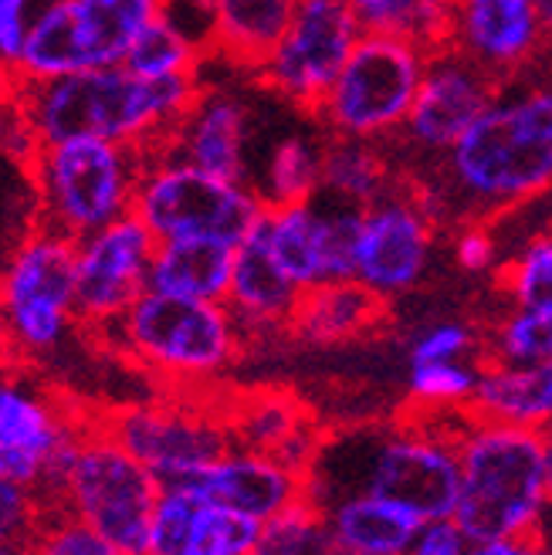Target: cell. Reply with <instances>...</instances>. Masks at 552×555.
Wrapping results in <instances>:
<instances>
[{
  "label": "cell",
  "instance_id": "17",
  "mask_svg": "<svg viewBox=\"0 0 552 555\" xmlns=\"http://www.w3.org/2000/svg\"><path fill=\"white\" fill-rule=\"evenodd\" d=\"M153 255L156 237L136 214L75 241V301L86 336L102 339L150 288Z\"/></svg>",
  "mask_w": 552,
  "mask_h": 555
},
{
  "label": "cell",
  "instance_id": "19",
  "mask_svg": "<svg viewBox=\"0 0 552 555\" xmlns=\"http://www.w3.org/2000/svg\"><path fill=\"white\" fill-rule=\"evenodd\" d=\"M448 48L491 78L512 81L542 68L549 41L536 0H451Z\"/></svg>",
  "mask_w": 552,
  "mask_h": 555
},
{
  "label": "cell",
  "instance_id": "9",
  "mask_svg": "<svg viewBox=\"0 0 552 555\" xmlns=\"http://www.w3.org/2000/svg\"><path fill=\"white\" fill-rule=\"evenodd\" d=\"M132 214L156 241L241 244L261 220L265 204L252 183L207 173L170 150H150Z\"/></svg>",
  "mask_w": 552,
  "mask_h": 555
},
{
  "label": "cell",
  "instance_id": "6",
  "mask_svg": "<svg viewBox=\"0 0 552 555\" xmlns=\"http://www.w3.org/2000/svg\"><path fill=\"white\" fill-rule=\"evenodd\" d=\"M78 332L75 241L31 220L0 258V349L14 366L35 370Z\"/></svg>",
  "mask_w": 552,
  "mask_h": 555
},
{
  "label": "cell",
  "instance_id": "27",
  "mask_svg": "<svg viewBox=\"0 0 552 555\" xmlns=\"http://www.w3.org/2000/svg\"><path fill=\"white\" fill-rule=\"evenodd\" d=\"M207 8L210 54L255 75L288 31L298 0H207Z\"/></svg>",
  "mask_w": 552,
  "mask_h": 555
},
{
  "label": "cell",
  "instance_id": "18",
  "mask_svg": "<svg viewBox=\"0 0 552 555\" xmlns=\"http://www.w3.org/2000/svg\"><path fill=\"white\" fill-rule=\"evenodd\" d=\"M360 224V207L339 204L322 193L306 204L265 207L258 220L271 258L301 292L352 278Z\"/></svg>",
  "mask_w": 552,
  "mask_h": 555
},
{
  "label": "cell",
  "instance_id": "50",
  "mask_svg": "<svg viewBox=\"0 0 552 555\" xmlns=\"http://www.w3.org/2000/svg\"><path fill=\"white\" fill-rule=\"evenodd\" d=\"M542 72H545V75L552 78V48L545 51V59H542Z\"/></svg>",
  "mask_w": 552,
  "mask_h": 555
},
{
  "label": "cell",
  "instance_id": "44",
  "mask_svg": "<svg viewBox=\"0 0 552 555\" xmlns=\"http://www.w3.org/2000/svg\"><path fill=\"white\" fill-rule=\"evenodd\" d=\"M38 4L35 0H0V59L17 65L27 31H31Z\"/></svg>",
  "mask_w": 552,
  "mask_h": 555
},
{
  "label": "cell",
  "instance_id": "22",
  "mask_svg": "<svg viewBox=\"0 0 552 555\" xmlns=\"http://www.w3.org/2000/svg\"><path fill=\"white\" fill-rule=\"evenodd\" d=\"M180 485H193L214 502L255 518L258 525L309 498V478L301 467L274 454L234 448V443L214 464Z\"/></svg>",
  "mask_w": 552,
  "mask_h": 555
},
{
  "label": "cell",
  "instance_id": "32",
  "mask_svg": "<svg viewBox=\"0 0 552 555\" xmlns=\"http://www.w3.org/2000/svg\"><path fill=\"white\" fill-rule=\"evenodd\" d=\"M363 35H397L427 51L448 48L451 0H346Z\"/></svg>",
  "mask_w": 552,
  "mask_h": 555
},
{
  "label": "cell",
  "instance_id": "14",
  "mask_svg": "<svg viewBox=\"0 0 552 555\" xmlns=\"http://www.w3.org/2000/svg\"><path fill=\"white\" fill-rule=\"evenodd\" d=\"M360 35L346 0H298L288 31L255 72L258 86L298 113H316Z\"/></svg>",
  "mask_w": 552,
  "mask_h": 555
},
{
  "label": "cell",
  "instance_id": "16",
  "mask_svg": "<svg viewBox=\"0 0 552 555\" xmlns=\"http://www.w3.org/2000/svg\"><path fill=\"white\" fill-rule=\"evenodd\" d=\"M499 86V78L467 62L454 48L431 51L418 99L410 105L403 129L397 132V150L403 163L421 173L431 170L475 126Z\"/></svg>",
  "mask_w": 552,
  "mask_h": 555
},
{
  "label": "cell",
  "instance_id": "33",
  "mask_svg": "<svg viewBox=\"0 0 552 555\" xmlns=\"http://www.w3.org/2000/svg\"><path fill=\"white\" fill-rule=\"evenodd\" d=\"M485 359H448V363H407V403L413 413L454 416L472 410Z\"/></svg>",
  "mask_w": 552,
  "mask_h": 555
},
{
  "label": "cell",
  "instance_id": "35",
  "mask_svg": "<svg viewBox=\"0 0 552 555\" xmlns=\"http://www.w3.org/2000/svg\"><path fill=\"white\" fill-rule=\"evenodd\" d=\"M485 359L502 366H539L552 359V309H509L485 328Z\"/></svg>",
  "mask_w": 552,
  "mask_h": 555
},
{
  "label": "cell",
  "instance_id": "5",
  "mask_svg": "<svg viewBox=\"0 0 552 555\" xmlns=\"http://www.w3.org/2000/svg\"><path fill=\"white\" fill-rule=\"evenodd\" d=\"M545 430L458 416V505L454 521L472 542L549 532Z\"/></svg>",
  "mask_w": 552,
  "mask_h": 555
},
{
  "label": "cell",
  "instance_id": "13",
  "mask_svg": "<svg viewBox=\"0 0 552 555\" xmlns=\"http://www.w3.org/2000/svg\"><path fill=\"white\" fill-rule=\"evenodd\" d=\"M92 424L59 397L31 366H8L0 376V464L8 481L48 494L75 440Z\"/></svg>",
  "mask_w": 552,
  "mask_h": 555
},
{
  "label": "cell",
  "instance_id": "2",
  "mask_svg": "<svg viewBox=\"0 0 552 555\" xmlns=\"http://www.w3.org/2000/svg\"><path fill=\"white\" fill-rule=\"evenodd\" d=\"M458 416L410 413L400 424H367L322 437L306 470L309 502L363 491L418 512L451 518L458 505Z\"/></svg>",
  "mask_w": 552,
  "mask_h": 555
},
{
  "label": "cell",
  "instance_id": "12",
  "mask_svg": "<svg viewBox=\"0 0 552 555\" xmlns=\"http://www.w3.org/2000/svg\"><path fill=\"white\" fill-rule=\"evenodd\" d=\"M95 421L159 485H180L231 448L224 406L210 397L163 393L102 410Z\"/></svg>",
  "mask_w": 552,
  "mask_h": 555
},
{
  "label": "cell",
  "instance_id": "45",
  "mask_svg": "<svg viewBox=\"0 0 552 555\" xmlns=\"http://www.w3.org/2000/svg\"><path fill=\"white\" fill-rule=\"evenodd\" d=\"M467 555H552V532H532L515 539H491V542H472Z\"/></svg>",
  "mask_w": 552,
  "mask_h": 555
},
{
  "label": "cell",
  "instance_id": "47",
  "mask_svg": "<svg viewBox=\"0 0 552 555\" xmlns=\"http://www.w3.org/2000/svg\"><path fill=\"white\" fill-rule=\"evenodd\" d=\"M539 4V21H542V31H545V41L552 48V0H536Z\"/></svg>",
  "mask_w": 552,
  "mask_h": 555
},
{
  "label": "cell",
  "instance_id": "46",
  "mask_svg": "<svg viewBox=\"0 0 552 555\" xmlns=\"http://www.w3.org/2000/svg\"><path fill=\"white\" fill-rule=\"evenodd\" d=\"M21 92H24V78L17 75V68H14L11 62L0 59V108L11 105V102H17Z\"/></svg>",
  "mask_w": 552,
  "mask_h": 555
},
{
  "label": "cell",
  "instance_id": "38",
  "mask_svg": "<svg viewBox=\"0 0 552 555\" xmlns=\"http://www.w3.org/2000/svg\"><path fill=\"white\" fill-rule=\"evenodd\" d=\"M252 555H329L322 512L306 498L282 515L261 521Z\"/></svg>",
  "mask_w": 552,
  "mask_h": 555
},
{
  "label": "cell",
  "instance_id": "42",
  "mask_svg": "<svg viewBox=\"0 0 552 555\" xmlns=\"http://www.w3.org/2000/svg\"><path fill=\"white\" fill-rule=\"evenodd\" d=\"M38 150H41V139L31 119H27V108L21 105V99L0 108V153L27 170L31 159L38 156Z\"/></svg>",
  "mask_w": 552,
  "mask_h": 555
},
{
  "label": "cell",
  "instance_id": "52",
  "mask_svg": "<svg viewBox=\"0 0 552 555\" xmlns=\"http://www.w3.org/2000/svg\"><path fill=\"white\" fill-rule=\"evenodd\" d=\"M0 481H8V475H4V464H0Z\"/></svg>",
  "mask_w": 552,
  "mask_h": 555
},
{
  "label": "cell",
  "instance_id": "11",
  "mask_svg": "<svg viewBox=\"0 0 552 555\" xmlns=\"http://www.w3.org/2000/svg\"><path fill=\"white\" fill-rule=\"evenodd\" d=\"M167 0H44L17 59V75L48 81L81 68L123 65Z\"/></svg>",
  "mask_w": 552,
  "mask_h": 555
},
{
  "label": "cell",
  "instance_id": "49",
  "mask_svg": "<svg viewBox=\"0 0 552 555\" xmlns=\"http://www.w3.org/2000/svg\"><path fill=\"white\" fill-rule=\"evenodd\" d=\"M0 555H24V542H0Z\"/></svg>",
  "mask_w": 552,
  "mask_h": 555
},
{
  "label": "cell",
  "instance_id": "23",
  "mask_svg": "<svg viewBox=\"0 0 552 555\" xmlns=\"http://www.w3.org/2000/svg\"><path fill=\"white\" fill-rule=\"evenodd\" d=\"M298 298L301 288L271 258L261 228L255 224L252 234L234 251L231 288L224 298V305L244 332L247 346L288 336V322L298 309Z\"/></svg>",
  "mask_w": 552,
  "mask_h": 555
},
{
  "label": "cell",
  "instance_id": "36",
  "mask_svg": "<svg viewBox=\"0 0 552 555\" xmlns=\"http://www.w3.org/2000/svg\"><path fill=\"white\" fill-rule=\"evenodd\" d=\"M499 292L518 309H552V224L532 231L495 271Z\"/></svg>",
  "mask_w": 552,
  "mask_h": 555
},
{
  "label": "cell",
  "instance_id": "20",
  "mask_svg": "<svg viewBox=\"0 0 552 555\" xmlns=\"http://www.w3.org/2000/svg\"><path fill=\"white\" fill-rule=\"evenodd\" d=\"M258 529L193 485H163L143 555H252Z\"/></svg>",
  "mask_w": 552,
  "mask_h": 555
},
{
  "label": "cell",
  "instance_id": "7",
  "mask_svg": "<svg viewBox=\"0 0 552 555\" xmlns=\"http://www.w3.org/2000/svg\"><path fill=\"white\" fill-rule=\"evenodd\" d=\"M146 153L108 139H72L41 146L27 166L35 224L72 241L89 237L132 214Z\"/></svg>",
  "mask_w": 552,
  "mask_h": 555
},
{
  "label": "cell",
  "instance_id": "40",
  "mask_svg": "<svg viewBox=\"0 0 552 555\" xmlns=\"http://www.w3.org/2000/svg\"><path fill=\"white\" fill-rule=\"evenodd\" d=\"M451 258L464 274H488L502 264V244L491 231V220H467L454 228Z\"/></svg>",
  "mask_w": 552,
  "mask_h": 555
},
{
  "label": "cell",
  "instance_id": "55",
  "mask_svg": "<svg viewBox=\"0 0 552 555\" xmlns=\"http://www.w3.org/2000/svg\"><path fill=\"white\" fill-rule=\"evenodd\" d=\"M549 532H552V525H549Z\"/></svg>",
  "mask_w": 552,
  "mask_h": 555
},
{
  "label": "cell",
  "instance_id": "15",
  "mask_svg": "<svg viewBox=\"0 0 552 555\" xmlns=\"http://www.w3.org/2000/svg\"><path fill=\"white\" fill-rule=\"evenodd\" d=\"M437 255V220L418 186H390L363 207L352 278L380 301H397L421 288Z\"/></svg>",
  "mask_w": 552,
  "mask_h": 555
},
{
  "label": "cell",
  "instance_id": "25",
  "mask_svg": "<svg viewBox=\"0 0 552 555\" xmlns=\"http://www.w3.org/2000/svg\"><path fill=\"white\" fill-rule=\"evenodd\" d=\"M316 508L322 512L329 548L346 555H403L424 525L418 512L363 491L336 494Z\"/></svg>",
  "mask_w": 552,
  "mask_h": 555
},
{
  "label": "cell",
  "instance_id": "34",
  "mask_svg": "<svg viewBox=\"0 0 552 555\" xmlns=\"http://www.w3.org/2000/svg\"><path fill=\"white\" fill-rule=\"evenodd\" d=\"M210 51L163 11L126 54V68L143 78H201Z\"/></svg>",
  "mask_w": 552,
  "mask_h": 555
},
{
  "label": "cell",
  "instance_id": "10",
  "mask_svg": "<svg viewBox=\"0 0 552 555\" xmlns=\"http://www.w3.org/2000/svg\"><path fill=\"white\" fill-rule=\"evenodd\" d=\"M431 51L397 35H360L333 89L316 108L325 135L386 143L403 129Z\"/></svg>",
  "mask_w": 552,
  "mask_h": 555
},
{
  "label": "cell",
  "instance_id": "51",
  "mask_svg": "<svg viewBox=\"0 0 552 555\" xmlns=\"http://www.w3.org/2000/svg\"><path fill=\"white\" fill-rule=\"evenodd\" d=\"M8 366H11V359H8V352H4V349H0V376L8 373Z\"/></svg>",
  "mask_w": 552,
  "mask_h": 555
},
{
  "label": "cell",
  "instance_id": "1",
  "mask_svg": "<svg viewBox=\"0 0 552 555\" xmlns=\"http://www.w3.org/2000/svg\"><path fill=\"white\" fill-rule=\"evenodd\" d=\"M413 186L437 224L451 228L552 197V78L539 68L502 81L475 126Z\"/></svg>",
  "mask_w": 552,
  "mask_h": 555
},
{
  "label": "cell",
  "instance_id": "31",
  "mask_svg": "<svg viewBox=\"0 0 552 555\" xmlns=\"http://www.w3.org/2000/svg\"><path fill=\"white\" fill-rule=\"evenodd\" d=\"M322 143L312 132H285L252 170V186L265 207L316 201L322 190Z\"/></svg>",
  "mask_w": 552,
  "mask_h": 555
},
{
  "label": "cell",
  "instance_id": "39",
  "mask_svg": "<svg viewBox=\"0 0 552 555\" xmlns=\"http://www.w3.org/2000/svg\"><path fill=\"white\" fill-rule=\"evenodd\" d=\"M448 359H485V332L467 319H434L407 343V363H448Z\"/></svg>",
  "mask_w": 552,
  "mask_h": 555
},
{
  "label": "cell",
  "instance_id": "4",
  "mask_svg": "<svg viewBox=\"0 0 552 555\" xmlns=\"http://www.w3.org/2000/svg\"><path fill=\"white\" fill-rule=\"evenodd\" d=\"M163 393L207 397L247 349L224 301L177 298L146 288L129 312L99 339Z\"/></svg>",
  "mask_w": 552,
  "mask_h": 555
},
{
  "label": "cell",
  "instance_id": "3",
  "mask_svg": "<svg viewBox=\"0 0 552 555\" xmlns=\"http://www.w3.org/2000/svg\"><path fill=\"white\" fill-rule=\"evenodd\" d=\"M201 86L204 78H143L126 65H102L27 81L21 105L41 146L108 139L150 153L167 143Z\"/></svg>",
  "mask_w": 552,
  "mask_h": 555
},
{
  "label": "cell",
  "instance_id": "24",
  "mask_svg": "<svg viewBox=\"0 0 552 555\" xmlns=\"http://www.w3.org/2000/svg\"><path fill=\"white\" fill-rule=\"evenodd\" d=\"M220 406H224V421L234 448L274 454L301 470H309L322 437L316 434L312 413L301 400L282 390H258Z\"/></svg>",
  "mask_w": 552,
  "mask_h": 555
},
{
  "label": "cell",
  "instance_id": "26",
  "mask_svg": "<svg viewBox=\"0 0 552 555\" xmlns=\"http://www.w3.org/2000/svg\"><path fill=\"white\" fill-rule=\"evenodd\" d=\"M383 315H386V301L367 292L356 278L325 282L319 288L301 292L285 339L312 349H333L370 336L383 322Z\"/></svg>",
  "mask_w": 552,
  "mask_h": 555
},
{
  "label": "cell",
  "instance_id": "8",
  "mask_svg": "<svg viewBox=\"0 0 552 555\" xmlns=\"http://www.w3.org/2000/svg\"><path fill=\"white\" fill-rule=\"evenodd\" d=\"M159 488L150 470L92 416L41 502L62 505L92 525L123 555H143Z\"/></svg>",
  "mask_w": 552,
  "mask_h": 555
},
{
  "label": "cell",
  "instance_id": "28",
  "mask_svg": "<svg viewBox=\"0 0 552 555\" xmlns=\"http://www.w3.org/2000/svg\"><path fill=\"white\" fill-rule=\"evenodd\" d=\"M234 244L224 241H156L150 288L177 298L224 301L234 271Z\"/></svg>",
  "mask_w": 552,
  "mask_h": 555
},
{
  "label": "cell",
  "instance_id": "29",
  "mask_svg": "<svg viewBox=\"0 0 552 555\" xmlns=\"http://www.w3.org/2000/svg\"><path fill=\"white\" fill-rule=\"evenodd\" d=\"M467 413L545 430L552 424V359L539 366H502L485 359L478 393Z\"/></svg>",
  "mask_w": 552,
  "mask_h": 555
},
{
  "label": "cell",
  "instance_id": "43",
  "mask_svg": "<svg viewBox=\"0 0 552 555\" xmlns=\"http://www.w3.org/2000/svg\"><path fill=\"white\" fill-rule=\"evenodd\" d=\"M467 552H472V539H467V532L451 515V518L424 521L403 555H467Z\"/></svg>",
  "mask_w": 552,
  "mask_h": 555
},
{
  "label": "cell",
  "instance_id": "48",
  "mask_svg": "<svg viewBox=\"0 0 552 555\" xmlns=\"http://www.w3.org/2000/svg\"><path fill=\"white\" fill-rule=\"evenodd\" d=\"M549 440V437H545ZM545 488H549V505H552V440H549V448H545ZM552 525V521H549Z\"/></svg>",
  "mask_w": 552,
  "mask_h": 555
},
{
  "label": "cell",
  "instance_id": "37",
  "mask_svg": "<svg viewBox=\"0 0 552 555\" xmlns=\"http://www.w3.org/2000/svg\"><path fill=\"white\" fill-rule=\"evenodd\" d=\"M24 555H123V552L108 539H102L92 525L65 512L62 505L41 502V512L24 539Z\"/></svg>",
  "mask_w": 552,
  "mask_h": 555
},
{
  "label": "cell",
  "instance_id": "41",
  "mask_svg": "<svg viewBox=\"0 0 552 555\" xmlns=\"http://www.w3.org/2000/svg\"><path fill=\"white\" fill-rule=\"evenodd\" d=\"M41 512V494L0 481V542H24Z\"/></svg>",
  "mask_w": 552,
  "mask_h": 555
},
{
  "label": "cell",
  "instance_id": "21",
  "mask_svg": "<svg viewBox=\"0 0 552 555\" xmlns=\"http://www.w3.org/2000/svg\"><path fill=\"white\" fill-rule=\"evenodd\" d=\"M252 135L255 113L247 99L231 86H207L204 81L163 150L177 153L207 173L252 183Z\"/></svg>",
  "mask_w": 552,
  "mask_h": 555
},
{
  "label": "cell",
  "instance_id": "53",
  "mask_svg": "<svg viewBox=\"0 0 552 555\" xmlns=\"http://www.w3.org/2000/svg\"><path fill=\"white\" fill-rule=\"evenodd\" d=\"M545 437H549V440H552V424H549V427H545Z\"/></svg>",
  "mask_w": 552,
  "mask_h": 555
},
{
  "label": "cell",
  "instance_id": "54",
  "mask_svg": "<svg viewBox=\"0 0 552 555\" xmlns=\"http://www.w3.org/2000/svg\"><path fill=\"white\" fill-rule=\"evenodd\" d=\"M329 555H346V552H333V548H329Z\"/></svg>",
  "mask_w": 552,
  "mask_h": 555
},
{
  "label": "cell",
  "instance_id": "30",
  "mask_svg": "<svg viewBox=\"0 0 552 555\" xmlns=\"http://www.w3.org/2000/svg\"><path fill=\"white\" fill-rule=\"evenodd\" d=\"M397 186V170L383 143L370 139L325 135L322 143V197L349 207H370L386 190Z\"/></svg>",
  "mask_w": 552,
  "mask_h": 555
}]
</instances>
